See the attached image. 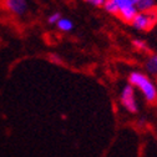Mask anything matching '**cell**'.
Listing matches in <instances>:
<instances>
[{
	"label": "cell",
	"mask_w": 157,
	"mask_h": 157,
	"mask_svg": "<svg viewBox=\"0 0 157 157\" xmlns=\"http://www.w3.org/2000/svg\"><path fill=\"white\" fill-rule=\"evenodd\" d=\"M120 100L122 106L128 111V112H137L139 107H137V102H136V97H135V87L132 85H126L122 91H121V96Z\"/></svg>",
	"instance_id": "3957f363"
},
{
	"label": "cell",
	"mask_w": 157,
	"mask_h": 157,
	"mask_svg": "<svg viewBox=\"0 0 157 157\" xmlns=\"http://www.w3.org/2000/svg\"><path fill=\"white\" fill-rule=\"evenodd\" d=\"M84 2L90 4V5H92V6H95V8H102L106 0H84Z\"/></svg>",
	"instance_id": "4fadbf2b"
},
{
	"label": "cell",
	"mask_w": 157,
	"mask_h": 157,
	"mask_svg": "<svg viewBox=\"0 0 157 157\" xmlns=\"http://www.w3.org/2000/svg\"><path fill=\"white\" fill-rule=\"evenodd\" d=\"M102 8L105 9L106 13H109L111 15H117L119 14V8L116 6V4L113 3V0H106Z\"/></svg>",
	"instance_id": "30bf717a"
},
{
	"label": "cell",
	"mask_w": 157,
	"mask_h": 157,
	"mask_svg": "<svg viewBox=\"0 0 157 157\" xmlns=\"http://www.w3.org/2000/svg\"><path fill=\"white\" fill-rule=\"evenodd\" d=\"M56 26H57L59 30L63 31V33H69V31H71V30L74 29V23H72L71 19H69V17H63V16H61V19L57 21Z\"/></svg>",
	"instance_id": "8992f818"
},
{
	"label": "cell",
	"mask_w": 157,
	"mask_h": 157,
	"mask_svg": "<svg viewBox=\"0 0 157 157\" xmlns=\"http://www.w3.org/2000/svg\"><path fill=\"white\" fill-rule=\"evenodd\" d=\"M156 5H157V0H140L136 8L139 11H150L157 9Z\"/></svg>",
	"instance_id": "52a82bcc"
},
{
	"label": "cell",
	"mask_w": 157,
	"mask_h": 157,
	"mask_svg": "<svg viewBox=\"0 0 157 157\" xmlns=\"http://www.w3.org/2000/svg\"><path fill=\"white\" fill-rule=\"evenodd\" d=\"M133 29L139 31H150L157 24V9L150 11H139L131 23Z\"/></svg>",
	"instance_id": "7a4b0ae2"
},
{
	"label": "cell",
	"mask_w": 157,
	"mask_h": 157,
	"mask_svg": "<svg viewBox=\"0 0 157 157\" xmlns=\"http://www.w3.org/2000/svg\"><path fill=\"white\" fill-rule=\"evenodd\" d=\"M128 81L130 85L137 87L141 91L145 100H147L148 102H153L157 100V87L151 81V78L147 77V75L140 71H132L128 75Z\"/></svg>",
	"instance_id": "6da1fadb"
},
{
	"label": "cell",
	"mask_w": 157,
	"mask_h": 157,
	"mask_svg": "<svg viewBox=\"0 0 157 157\" xmlns=\"http://www.w3.org/2000/svg\"><path fill=\"white\" fill-rule=\"evenodd\" d=\"M61 19V14L59 11H55V13H51L49 16H48V23L50 25H56L57 21Z\"/></svg>",
	"instance_id": "8fae6325"
},
{
	"label": "cell",
	"mask_w": 157,
	"mask_h": 157,
	"mask_svg": "<svg viewBox=\"0 0 157 157\" xmlns=\"http://www.w3.org/2000/svg\"><path fill=\"white\" fill-rule=\"evenodd\" d=\"M137 13H139V10H137V8H136V6H130V8L121 9L117 15L120 16V19H121L122 21L131 24V23L133 21V19L136 17Z\"/></svg>",
	"instance_id": "5b68a950"
},
{
	"label": "cell",
	"mask_w": 157,
	"mask_h": 157,
	"mask_svg": "<svg viewBox=\"0 0 157 157\" xmlns=\"http://www.w3.org/2000/svg\"><path fill=\"white\" fill-rule=\"evenodd\" d=\"M132 45H133L135 49L140 50V51H146V50H147V44H146V41L140 40V39H137V40H133V41H132Z\"/></svg>",
	"instance_id": "7c38bea8"
},
{
	"label": "cell",
	"mask_w": 157,
	"mask_h": 157,
	"mask_svg": "<svg viewBox=\"0 0 157 157\" xmlns=\"http://www.w3.org/2000/svg\"><path fill=\"white\" fill-rule=\"evenodd\" d=\"M5 8L15 16H23L28 11V0H4Z\"/></svg>",
	"instance_id": "277c9868"
},
{
	"label": "cell",
	"mask_w": 157,
	"mask_h": 157,
	"mask_svg": "<svg viewBox=\"0 0 157 157\" xmlns=\"http://www.w3.org/2000/svg\"><path fill=\"white\" fill-rule=\"evenodd\" d=\"M140 0H113V3L116 4V6L119 8V11L121 9L125 8H130V6H137Z\"/></svg>",
	"instance_id": "9c48e42d"
},
{
	"label": "cell",
	"mask_w": 157,
	"mask_h": 157,
	"mask_svg": "<svg viewBox=\"0 0 157 157\" xmlns=\"http://www.w3.org/2000/svg\"><path fill=\"white\" fill-rule=\"evenodd\" d=\"M146 69L151 75H157V54L150 55L146 60Z\"/></svg>",
	"instance_id": "ba28073f"
}]
</instances>
